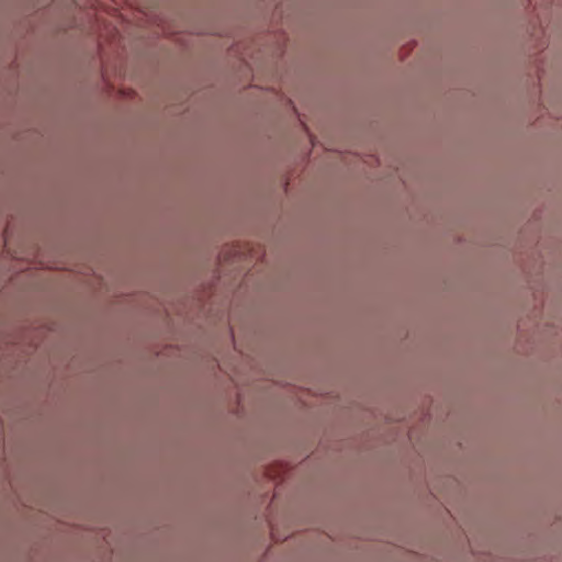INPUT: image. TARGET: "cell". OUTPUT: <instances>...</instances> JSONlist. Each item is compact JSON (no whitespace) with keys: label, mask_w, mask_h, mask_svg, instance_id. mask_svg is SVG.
Segmentation results:
<instances>
[{"label":"cell","mask_w":562,"mask_h":562,"mask_svg":"<svg viewBox=\"0 0 562 562\" xmlns=\"http://www.w3.org/2000/svg\"><path fill=\"white\" fill-rule=\"evenodd\" d=\"M288 468H289V465H288L287 462H284V461L272 462L271 465H269L267 468H266L265 474L266 477L270 478V479H278V478L283 477L284 474L287 473Z\"/></svg>","instance_id":"cell-1"}]
</instances>
